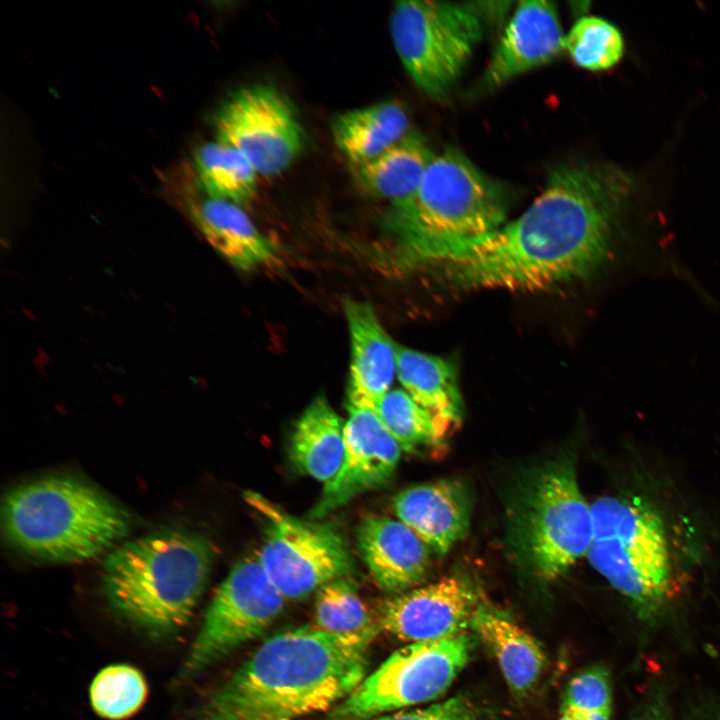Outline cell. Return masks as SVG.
Returning a JSON list of instances; mask_svg holds the SVG:
<instances>
[{"label":"cell","mask_w":720,"mask_h":720,"mask_svg":"<svg viewBox=\"0 0 720 720\" xmlns=\"http://www.w3.org/2000/svg\"><path fill=\"white\" fill-rule=\"evenodd\" d=\"M514 546L525 564L552 581L587 556L593 537L592 507L573 462L561 459L534 472L511 510Z\"/></svg>","instance_id":"52a82bcc"},{"label":"cell","mask_w":720,"mask_h":720,"mask_svg":"<svg viewBox=\"0 0 720 720\" xmlns=\"http://www.w3.org/2000/svg\"><path fill=\"white\" fill-rule=\"evenodd\" d=\"M216 140L242 153L258 175L285 171L299 155L303 135L292 105L266 84L233 93L215 118Z\"/></svg>","instance_id":"7c38bea8"},{"label":"cell","mask_w":720,"mask_h":720,"mask_svg":"<svg viewBox=\"0 0 720 720\" xmlns=\"http://www.w3.org/2000/svg\"><path fill=\"white\" fill-rule=\"evenodd\" d=\"M286 599L264 571L257 554L238 560L218 587L180 670L188 679L261 635Z\"/></svg>","instance_id":"8fae6325"},{"label":"cell","mask_w":720,"mask_h":720,"mask_svg":"<svg viewBox=\"0 0 720 720\" xmlns=\"http://www.w3.org/2000/svg\"><path fill=\"white\" fill-rule=\"evenodd\" d=\"M344 424V457L335 477L324 485L312 510L320 518L355 496L385 484L398 465L401 448L375 410L348 405Z\"/></svg>","instance_id":"5bb4252c"},{"label":"cell","mask_w":720,"mask_h":720,"mask_svg":"<svg viewBox=\"0 0 720 720\" xmlns=\"http://www.w3.org/2000/svg\"><path fill=\"white\" fill-rule=\"evenodd\" d=\"M501 184L451 148L435 154L418 187L392 205L387 225L410 264L428 265L506 223Z\"/></svg>","instance_id":"277c9868"},{"label":"cell","mask_w":720,"mask_h":720,"mask_svg":"<svg viewBox=\"0 0 720 720\" xmlns=\"http://www.w3.org/2000/svg\"><path fill=\"white\" fill-rule=\"evenodd\" d=\"M357 545L377 586L401 594L421 583L431 549L400 520L369 515L357 531Z\"/></svg>","instance_id":"ac0fdd59"},{"label":"cell","mask_w":720,"mask_h":720,"mask_svg":"<svg viewBox=\"0 0 720 720\" xmlns=\"http://www.w3.org/2000/svg\"><path fill=\"white\" fill-rule=\"evenodd\" d=\"M480 602L467 579L446 576L383 602L379 626L412 643L452 637L471 625Z\"/></svg>","instance_id":"4fadbf2b"},{"label":"cell","mask_w":720,"mask_h":720,"mask_svg":"<svg viewBox=\"0 0 720 720\" xmlns=\"http://www.w3.org/2000/svg\"><path fill=\"white\" fill-rule=\"evenodd\" d=\"M408 130L406 110L394 100L345 111L331 123L334 142L352 167L380 155Z\"/></svg>","instance_id":"44dd1931"},{"label":"cell","mask_w":720,"mask_h":720,"mask_svg":"<svg viewBox=\"0 0 720 720\" xmlns=\"http://www.w3.org/2000/svg\"><path fill=\"white\" fill-rule=\"evenodd\" d=\"M389 28L413 82L433 99L443 97L469 62L484 33L472 3L405 0L394 4Z\"/></svg>","instance_id":"ba28073f"},{"label":"cell","mask_w":720,"mask_h":720,"mask_svg":"<svg viewBox=\"0 0 720 720\" xmlns=\"http://www.w3.org/2000/svg\"><path fill=\"white\" fill-rule=\"evenodd\" d=\"M559 720H571V719L562 715Z\"/></svg>","instance_id":"836d02e7"},{"label":"cell","mask_w":720,"mask_h":720,"mask_svg":"<svg viewBox=\"0 0 720 720\" xmlns=\"http://www.w3.org/2000/svg\"><path fill=\"white\" fill-rule=\"evenodd\" d=\"M376 413L404 452L440 442L451 427L402 389L389 390L379 402Z\"/></svg>","instance_id":"484cf974"},{"label":"cell","mask_w":720,"mask_h":720,"mask_svg":"<svg viewBox=\"0 0 720 720\" xmlns=\"http://www.w3.org/2000/svg\"><path fill=\"white\" fill-rule=\"evenodd\" d=\"M193 172L198 186L209 197L241 206L255 196V168L237 149L220 141L197 148Z\"/></svg>","instance_id":"d4e9b609"},{"label":"cell","mask_w":720,"mask_h":720,"mask_svg":"<svg viewBox=\"0 0 720 720\" xmlns=\"http://www.w3.org/2000/svg\"><path fill=\"white\" fill-rule=\"evenodd\" d=\"M562 715L571 720H610L612 686L609 671L592 665L569 681L562 700Z\"/></svg>","instance_id":"f546056e"},{"label":"cell","mask_w":720,"mask_h":720,"mask_svg":"<svg viewBox=\"0 0 720 720\" xmlns=\"http://www.w3.org/2000/svg\"><path fill=\"white\" fill-rule=\"evenodd\" d=\"M246 503L265 520L257 554L268 578L286 600H299L352 569L343 537L328 524L296 518L254 491Z\"/></svg>","instance_id":"30bf717a"},{"label":"cell","mask_w":720,"mask_h":720,"mask_svg":"<svg viewBox=\"0 0 720 720\" xmlns=\"http://www.w3.org/2000/svg\"><path fill=\"white\" fill-rule=\"evenodd\" d=\"M147 695V685L140 671L126 664L102 669L90 686V701L97 714L112 720L136 712Z\"/></svg>","instance_id":"f1b7e54d"},{"label":"cell","mask_w":720,"mask_h":720,"mask_svg":"<svg viewBox=\"0 0 720 720\" xmlns=\"http://www.w3.org/2000/svg\"><path fill=\"white\" fill-rule=\"evenodd\" d=\"M393 509L431 551L445 555L466 536L472 502L462 482L441 479L402 490L393 499Z\"/></svg>","instance_id":"e0dca14e"},{"label":"cell","mask_w":720,"mask_h":720,"mask_svg":"<svg viewBox=\"0 0 720 720\" xmlns=\"http://www.w3.org/2000/svg\"><path fill=\"white\" fill-rule=\"evenodd\" d=\"M632 189L612 165L561 164L518 218L427 266L462 289L538 291L586 278L612 255Z\"/></svg>","instance_id":"6da1fadb"},{"label":"cell","mask_w":720,"mask_h":720,"mask_svg":"<svg viewBox=\"0 0 720 720\" xmlns=\"http://www.w3.org/2000/svg\"><path fill=\"white\" fill-rule=\"evenodd\" d=\"M680 720H720V688L694 697L684 708Z\"/></svg>","instance_id":"d6a6232c"},{"label":"cell","mask_w":720,"mask_h":720,"mask_svg":"<svg viewBox=\"0 0 720 720\" xmlns=\"http://www.w3.org/2000/svg\"><path fill=\"white\" fill-rule=\"evenodd\" d=\"M470 626L495 656L512 692L527 696L536 687L546 665L539 643L505 612L482 601Z\"/></svg>","instance_id":"ffe728a7"},{"label":"cell","mask_w":720,"mask_h":720,"mask_svg":"<svg viewBox=\"0 0 720 720\" xmlns=\"http://www.w3.org/2000/svg\"><path fill=\"white\" fill-rule=\"evenodd\" d=\"M591 566L628 600L638 619L656 624L674 596L663 522L641 501L601 497L592 505Z\"/></svg>","instance_id":"8992f818"},{"label":"cell","mask_w":720,"mask_h":720,"mask_svg":"<svg viewBox=\"0 0 720 720\" xmlns=\"http://www.w3.org/2000/svg\"><path fill=\"white\" fill-rule=\"evenodd\" d=\"M378 632L302 626L278 633L208 697L195 720H299L334 708L366 677Z\"/></svg>","instance_id":"7a4b0ae2"},{"label":"cell","mask_w":720,"mask_h":720,"mask_svg":"<svg viewBox=\"0 0 720 720\" xmlns=\"http://www.w3.org/2000/svg\"><path fill=\"white\" fill-rule=\"evenodd\" d=\"M375 720H485V718L470 699L456 696L426 708L392 713Z\"/></svg>","instance_id":"4dcf8cb0"},{"label":"cell","mask_w":720,"mask_h":720,"mask_svg":"<svg viewBox=\"0 0 720 720\" xmlns=\"http://www.w3.org/2000/svg\"><path fill=\"white\" fill-rule=\"evenodd\" d=\"M434 156L422 135L408 132L380 155L353 168L364 191L392 206L414 193Z\"/></svg>","instance_id":"603a6c76"},{"label":"cell","mask_w":720,"mask_h":720,"mask_svg":"<svg viewBox=\"0 0 720 720\" xmlns=\"http://www.w3.org/2000/svg\"><path fill=\"white\" fill-rule=\"evenodd\" d=\"M396 375L404 390L422 407L450 426L461 422L463 404L456 367L451 361L397 343Z\"/></svg>","instance_id":"cb8c5ba5"},{"label":"cell","mask_w":720,"mask_h":720,"mask_svg":"<svg viewBox=\"0 0 720 720\" xmlns=\"http://www.w3.org/2000/svg\"><path fill=\"white\" fill-rule=\"evenodd\" d=\"M316 627L335 634L379 630L354 584L345 577L335 579L317 591Z\"/></svg>","instance_id":"83f0119b"},{"label":"cell","mask_w":720,"mask_h":720,"mask_svg":"<svg viewBox=\"0 0 720 720\" xmlns=\"http://www.w3.org/2000/svg\"><path fill=\"white\" fill-rule=\"evenodd\" d=\"M211 543L199 533L165 528L125 542L106 558L102 591L122 619L155 636L187 624L214 563Z\"/></svg>","instance_id":"3957f363"},{"label":"cell","mask_w":720,"mask_h":720,"mask_svg":"<svg viewBox=\"0 0 720 720\" xmlns=\"http://www.w3.org/2000/svg\"><path fill=\"white\" fill-rule=\"evenodd\" d=\"M628 720H672L665 687L656 683L649 688L633 708Z\"/></svg>","instance_id":"1f68e13d"},{"label":"cell","mask_w":720,"mask_h":720,"mask_svg":"<svg viewBox=\"0 0 720 720\" xmlns=\"http://www.w3.org/2000/svg\"><path fill=\"white\" fill-rule=\"evenodd\" d=\"M564 36L553 2H518L485 70L484 88H498L552 61L563 50Z\"/></svg>","instance_id":"2e32d148"},{"label":"cell","mask_w":720,"mask_h":720,"mask_svg":"<svg viewBox=\"0 0 720 720\" xmlns=\"http://www.w3.org/2000/svg\"><path fill=\"white\" fill-rule=\"evenodd\" d=\"M472 648V639L465 633L410 643L366 676L332 708L327 720H366L431 701L451 685L468 662Z\"/></svg>","instance_id":"9c48e42d"},{"label":"cell","mask_w":720,"mask_h":720,"mask_svg":"<svg viewBox=\"0 0 720 720\" xmlns=\"http://www.w3.org/2000/svg\"><path fill=\"white\" fill-rule=\"evenodd\" d=\"M165 178L168 189L185 205L206 240L235 268L250 271L275 259L276 247L241 206L202 193L193 170L182 165Z\"/></svg>","instance_id":"9a60e30c"},{"label":"cell","mask_w":720,"mask_h":720,"mask_svg":"<svg viewBox=\"0 0 720 720\" xmlns=\"http://www.w3.org/2000/svg\"><path fill=\"white\" fill-rule=\"evenodd\" d=\"M344 311L351 340L348 405L376 408L396 375V346L374 308L347 299Z\"/></svg>","instance_id":"d6986e66"},{"label":"cell","mask_w":720,"mask_h":720,"mask_svg":"<svg viewBox=\"0 0 720 720\" xmlns=\"http://www.w3.org/2000/svg\"><path fill=\"white\" fill-rule=\"evenodd\" d=\"M5 536L16 550L55 563L94 558L129 531L126 512L74 477L50 475L11 489L2 504Z\"/></svg>","instance_id":"5b68a950"},{"label":"cell","mask_w":720,"mask_h":720,"mask_svg":"<svg viewBox=\"0 0 720 720\" xmlns=\"http://www.w3.org/2000/svg\"><path fill=\"white\" fill-rule=\"evenodd\" d=\"M565 49L576 65L589 71H604L617 65L625 52L621 31L608 20L583 16L564 36Z\"/></svg>","instance_id":"4316f807"},{"label":"cell","mask_w":720,"mask_h":720,"mask_svg":"<svg viewBox=\"0 0 720 720\" xmlns=\"http://www.w3.org/2000/svg\"><path fill=\"white\" fill-rule=\"evenodd\" d=\"M344 424L323 395L316 396L296 421L290 446L295 466L325 484L344 457Z\"/></svg>","instance_id":"7402d4cb"}]
</instances>
